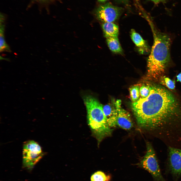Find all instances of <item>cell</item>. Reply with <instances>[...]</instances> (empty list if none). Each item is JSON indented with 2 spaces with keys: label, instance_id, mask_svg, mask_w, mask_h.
I'll list each match as a JSON object with an SVG mask.
<instances>
[{
  "label": "cell",
  "instance_id": "4",
  "mask_svg": "<svg viewBox=\"0 0 181 181\" xmlns=\"http://www.w3.org/2000/svg\"><path fill=\"white\" fill-rule=\"evenodd\" d=\"M22 151L23 166L29 170L32 169L44 155L40 146L33 140L24 142Z\"/></svg>",
  "mask_w": 181,
  "mask_h": 181
},
{
  "label": "cell",
  "instance_id": "16",
  "mask_svg": "<svg viewBox=\"0 0 181 181\" xmlns=\"http://www.w3.org/2000/svg\"><path fill=\"white\" fill-rule=\"evenodd\" d=\"M109 176L103 172L98 171L93 174L91 177V181H107Z\"/></svg>",
  "mask_w": 181,
  "mask_h": 181
},
{
  "label": "cell",
  "instance_id": "12",
  "mask_svg": "<svg viewBox=\"0 0 181 181\" xmlns=\"http://www.w3.org/2000/svg\"><path fill=\"white\" fill-rule=\"evenodd\" d=\"M106 41L110 49L113 53L118 54L122 53V50L117 37L106 38Z\"/></svg>",
  "mask_w": 181,
  "mask_h": 181
},
{
  "label": "cell",
  "instance_id": "7",
  "mask_svg": "<svg viewBox=\"0 0 181 181\" xmlns=\"http://www.w3.org/2000/svg\"><path fill=\"white\" fill-rule=\"evenodd\" d=\"M168 147L170 169L174 175L178 177L181 174V149Z\"/></svg>",
  "mask_w": 181,
  "mask_h": 181
},
{
  "label": "cell",
  "instance_id": "6",
  "mask_svg": "<svg viewBox=\"0 0 181 181\" xmlns=\"http://www.w3.org/2000/svg\"><path fill=\"white\" fill-rule=\"evenodd\" d=\"M120 12L118 8L108 3L99 8L97 15L99 19L104 22H113L118 18Z\"/></svg>",
  "mask_w": 181,
  "mask_h": 181
},
{
  "label": "cell",
  "instance_id": "18",
  "mask_svg": "<svg viewBox=\"0 0 181 181\" xmlns=\"http://www.w3.org/2000/svg\"><path fill=\"white\" fill-rule=\"evenodd\" d=\"M164 80L165 84L169 88L172 90L174 89L175 85L174 81L168 77H165Z\"/></svg>",
  "mask_w": 181,
  "mask_h": 181
},
{
  "label": "cell",
  "instance_id": "19",
  "mask_svg": "<svg viewBox=\"0 0 181 181\" xmlns=\"http://www.w3.org/2000/svg\"><path fill=\"white\" fill-rule=\"evenodd\" d=\"M177 81L181 82V73H179L176 76Z\"/></svg>",
  "mask_w": 181,
  "mask_h": 181
},
{
  "label": "cell",
  "instance_id": "8",
  "mask_svg": "<svg viewBox=\"0 0 181 181\" xmlns=\"http://www.w3.org/2000/svg\"><path fill=\"white\" fill-rule=\"evenodd\" d=\"M115 103L117 109L116 126L125 130L130 129L133 126V123L130 114L121 107L120 100H117Z\"/></svg>",
  "mask_w": 181,
  "mask_h": 181
},
{
  "label": "cell",
  "instance_id": "14",
  "mask_svg": "<svg viewBox=\"0 0 181 181\" xmlns=\"http://www.w3.org/2000/svg\"><path fill=\"white\" fill-rule=\"evenodd\" d=\"M52 0H29L26 8L28 10L33 6H36L40 11L43 10L48 11L49 5Z\"/></svg>",
  "mask_w": 181,
  "mask_h": 181
},
{
  "label": "cell",
  "instance_id": "5",
  "mask_svg": "<svg viewBox=\"0 0 181 181\" xmlns=\"http://www.w3.org/2000/svg\"><path fill=\"white\" fill-rule=\"evenodd\" d=\"M147 151L140 164L152 176L155 181H165L162 175L156 156L151 144L146 143Z\"/></svg>",
  "mask_w": 181,
  "mask_h": 181
},
{
  "label": "cell",
  "instance_id": "17",
  "mask_svg": "<svg viewBox=\"0 0 181 181\" xmlns=\"http://www.w3.org/2000/svg\"><path fill=\"white\" fill-rule=\"evenodd\" d=\"M150 84L144 85L140 88V94L141 98H144L149 95L150 92Z\"/></svg>",
  "mask_w": 181,
  "mask_h": 181
},
{
  "label": "cell",
  "instance_id": "9",
  "mask_svg": "<svg viewBox=\"0 0 181 181\" xmlns=\"http://www.w3.org/2000/svg\"><path fill=\"white\" fill-rule=\"evenodd\" d=\"M103 110L107 122L110 127H115L117 114L115 102L113 104H108L103 106Z\"/></svg>",
  "mask_w": 181,
  "mask_h": 181
},
{
  "label": "cell",
  "instance_id": "2",
  "mask_svg": "<svg viewBox=\"0 0 181 181\" xmlns=\"http://www.w3.org/2000/svg\"><path fill=\"white\" fill-rule=\"evenodd\" d=\"M154 41L147 61L148 74L157 78L164 72L171 61L170 49L171 40L167 34L152 28Z\"/></svg>",
  "mask_w": 181,
  "mask_h": 181
},
{
  "label": "cell",
  "instance_id": "1",
  "mask_svg": "<svg viewBox=\"0 0 181 181\" xmlns=\"http://www.w3.org/2000/svg\"><path fill=\"white\" fill-rule=\"evenodd\" d=\"M132 108L139 126L153 132L163 143L181 136V107L174 96L163 86L150 84L149 95L132 103Z\"/></svg>",
  "mask_w": 181,
  "mask_h": 181
},
{
  "label": "cell",
  "instance_id": "20",
  "mask_svg": "<svg viewBox=\"0 0 181 181\" xmlns=\"http://www.w3.org/2000/svg\"><path fill=\"white\" fill-rule=\"evenodd\" d=\"M155 3H157L163 1L164 0H150Z\"/></svg>",
  "mask_w": 181,
  "mask_h": 181
},
{
  "label": "cell",
  "instance_id": "3",
  "mask_svg": "<svg viewBox=\"0 0 181 181\" xmlns=\"http://www.w3.org/2000/svg\"><path fill=\"white\" fill-rule=\"evenodd\" d=\"M84 101L87 109L88 125L100 142L105 137L110 135L112 130L107 122L102 105L90 96L84 97Z\"/></svg>",
  "mask_w": 181,
  "mask_h": 181
},
{
  "label": "cell",
  "instance_id": "15",
  "mask_svg": "<svg viewBox=\"0 0 181 181\" xmlns=\"http://www.w3.org/2000/svg\"><path fill=\"white\" fill-rule=\"evenodd\" d=\"M140 87L138 85H134L129 88L130 97L132 103L137 101L140 98Z\"/></svg>",
  "mask_w": 181,
  "mask_h": 181
},
{
  "label": "cell",
  "instance_id": "13",
  "mask_svg": "<svg viewBox=\"0 0 181 181\" xmlns=\"http://www.w3.org/2000/svg\"><path fill=\"white\" fill-rule=\"evenodd\" d=\"M6 20H0V51L11 52V51L9 45L6 43L4 37L5 22Z\"/></svg>",
  "mask_w": 181,
  "mask_h": 181
},
{
  "label": "cell",
  "instance_id": "10",
  "mask_svg": "<svg viewBox=\"0 0 181 181\" xmlns=\"http://www.w3.org/2000/svg\"><path fill=\"white\" fill-rule=\"evenodd\" d=\"M130 36L132 40L141 53L143 54L149 52V49L146 42L133 29L131 30Z\"/></svg>",
  "mask_w": 181,
  "mask_h": 181
},
{
  "label": "cell",
  "instance_id": "21",
  "mask_svg": "<svg viewBox=\"0 0 181 181\" xmlns=\"http://www.w3.org/2000/svg\"><path fill=\"white\" fill-rule=\"evenodd\" d=\"M98 0L101 2H104L106 0Z\"/></svg>",
  "mask_w": 181,
  "mask_h": 181
},
{
  "label": "cell",
  "instance_id": "11",
  "mask_svg": "<svg viewBox=\"0 0 181 181\" xmlns=\"http://www.w3.org/2000/svg\"><path fill=\"white\" fill-rule=\"evenodd\" d=\"M102 27L105 36L106 37H118L119 33L118 26L112 22H104Z\"/></svg>",
  "mask_w": 181,
  "mask_h": 181
}]
</instances>
